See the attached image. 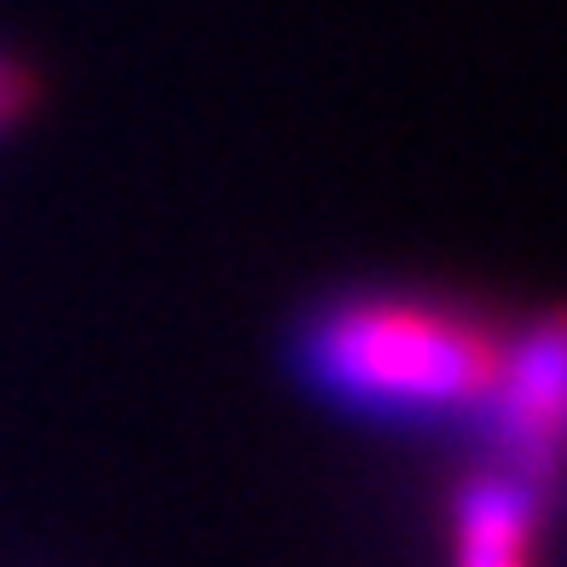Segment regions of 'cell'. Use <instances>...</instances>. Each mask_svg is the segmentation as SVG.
I'll list each match as a JSON object with an SVG mask.
<instances>
[{
  "label": "cell",
  "mask_w": 567,
  "mask_h": 567,
  "mask_svg": "<svg viewBox=\"0 0 567 567\" xmlns=\"http://www.w3.org/2000/svg\"><path fill=\"white\" fill-rule=\"evenodd\" d=\"M509 348L475 313L417 296H342L296 330V377L377 429H486Z\"/></svg>",
  "instance_id": "cell-1"
},
{
  "label": "cell",
  "mask_w": 567,
  "mask_h": 567,
  "mask_svg": "<svg viewBox=\"0 0 567 567\" xmlns=\"http://www.w3.org/2000/svg\"><path fill=\"white\" fill-rule=\"evenodd\" d=\"M561 411H567V348H561V324L545 319L522 342H509L498 400L481 429L498 446L493 470H509L550 493L556 457H561Z\"/></svg>",
  "instance_id": "cell-2"
},
{
  "label": "cell",
  "mask_w": 567,
  "mask_h": 567,
  "mask_svg": "<svg viewBox=\"0 0 567 567\" xmlns=\"http://www.w3.org/2000/svg\"><path fill=\"white\" fill-rule=\"evenodd\" d=\"M545 498V486L509 470L470 475L452 504V567H538Z\"/></svg>",
  "instance_id": "cell-3"
},
{
  "label": "cell",
  "mask_w": 567,
  "mask_h": 567,
  "mask_svg": "<svg viewBox=\"0 0 567 567\" xmlns=\"http://www.w3.org/2000/svg\"><path fill=\"white\" fill-rule=\"evenodd\" d=\"M23 105H30V75H23L12 59H0V134L23 116Z\"/></svg>",
  "instance_id": "cell-4"
}]
</instances>
